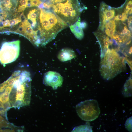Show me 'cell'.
<instances>
[{"instance_id":"cell-8","label":"cell","mask_w":132,"mask_h":132,"mask_svg":"<svg viewBox=\"0 0 132 132\" xmlns=\"http://www.w3.org/2000/svg\"><path fill=\"white\" fill-rule=\"evenodd\" d=\"M32 41L34 44L38 46V38L37 31H34L28 20L25 19L21 23L18 30Z\"/></svg>"},{"instance_id":"cell-22","label":"cell","mask_w":132,"mask_h":132,"mask_svg":"<svg viewBox=\"0 0 132 132\" xmlns=\"http://www.w3.org/2000/svg\"><path fill=\"white\" fill-rule=\"evenodd\" d=\"M30 1L29 7H39L42 4L43 2L40 0H30Z\"/></svg>"},{"instance_id":"cell-13","label":"cell","mask_w":132,"mask_h":132,"mask_svg":"<svg viewBox=\"0 0 132 132\" xmlns=\"http://www.w3.org/2000/svg\"><path fill=\"white\" fill-rule=\"evenodd\" d=\"M116 24L115 21L113 20H110L108 21L105 24V32L108 36L111 38L116 31Z\"/></svg>"},{"instance_id":"cell-2","label":"cell","mask_w":132,"mask_h":132,"mask_svg":"<svg viewBox=\"0 0 132 132\" xmlns=\"http://www.w3.org/2000/svg\"><path fill=\"white\" fill-rule=\"evenodd\" d=\"M40 9L38 38L41 45L44 46L68 25L54 12Z\"/></svg>"},{"instance_id":"cell-27","label":"cell","mask_w":132,"mask_h":132,"mask_svg":"<svg viewBox=\"0 0 132 132\" xmlns=\"http://www.w3.org/2000/svg\"><path fill=\"white\" fill-rule=\"evenodd\" d=\"M9 20H7L3 21L1 23V27L2 28L4 27H10Z\"/></svg>"},{"instance_id":"cell-17","label":"cell","mask_w":132,"mask_h":132,"mask_svg":"<svg viewBox=\"0 0 132 132\" xmlns=\"http://www.w3.org/2000/svg\"><path fill=\"white\" fill-rule=\"evenodd\" d=\"M29 0H20V4L18 7V12H22L26 8L28 7Z\"/></svg>"},{"instance_id":"cell-21","label":"cell","mask_w":132,"mask_h":132,"mask_svg":"<svg viewBox=\"0 0 132 132\" xmlns=\"http://www.w3.org/2000/svg\"><path fill=\"white\" fill-rule=\"evenodd\" d=\"M119 34L121 35H125L129 37H131V32L128 30L127 26L125 25L122 32L118 33Z\"/></svg>"},{"instance_id":"cell-12","label":"cell","mask_w":132,"mask_h":132,"mask_svg":"<svg viewBox=\"0 0 132 132\" xmlns=\"http://www.w3.org/2000/svg\"><path fill=\"white\" fill-rule=\"evenodd\" d=\"M80 19L79 17L76 22L69 26L72 32L75 37L79 40L82 39L84 36L82 29L80 26Z\"/></svg>"},{"instance_id":"cell-3","label":"cell","mask_w":132,"mask_h":132,"mask_svg":"<svg viewBox=\"0 0 132 132\" xmlns=\"http://www.w3.org/2000/svg\"><path fill=\"white\" fill-rule=\"evenodd\" d=\"M123 67L122 59L114 49H108L101 59L99 70L102 77L106 80L112 79L120 73Z\"/></svg>"},{"instance_id":"cell-24","label":"cell","mask_w":132,"mask_h":132,"mask_svg":"<svg viewBox=\"0 0 132 132\" xmlns=\"http://www.w3.org/2000/svg\"><path fill=\"white\" fill-rule=\"evenodd\" d=\"M2 2L3 6L7 9H10L12 6L11 0H3Z\"/></svg>"},{"instance_id":"cell-11","label":"cell","mask_w":132,"mask_h":132,"mask_svg":"<svg viewBox=\"0 0 132 132\" xmlns=\"http://www.w3.org/2000/svg\"><path fill=\"white\" fill-rule=\"evenodd\" d=\"M76 55L74 51L69 48H65L60 51L57 55L58 59L62 62L70 60L76 57Z\"/></svg>"},{"instance_id":"cell-1","label":"cell","mask_w":132,"mask_h":132,"mask_svg":"<svg viewBox=\"0 0 132 132\" xmlns=\"http://www.w3.org/2000/svg\"><path fill=\"white\" fill-rule=\"evenodd\" d=\"M14 78L9 95L11 108H19L29 105L31 94L30 74L26 70L13 72Z\"/></svg>"},{"instance_id":"cell-9","label":"cell","mask_w":132,"mask_h":132,"mask_svg":"<svg viewBox=\"0 0 132 132\" xmlns=\"http://www.w3.org/2000/svg\"><path fill=\"white\" fill-rule=\"evenodd\" d=\"M100 11V27L103 30L106 23L114 17L115 11L104 3H102L101 5Z\"/></svg>"},{"instance_id":"cell-7","label":"cell","mask_w":132,"mask_h":132,"mask_svg":"<svg viewBox=\"0 0 132 132\" xmlns=\"http://www.w3.org/2000/svg\"><path fill=\"white\" fill-rule=\"evenodd\" d=\"M63 79L58 73L50 71L46 72L44 77L43 82L46 86L52 87L54 89L62 85Z\"/></svg>"},{"instance_id":"cell-14","label":"cell","mask_w":132,"mask_h":132,"mask_svg":"<svg viewBox=\"0 0 132 132\" xmlns=\"http://www.w3.org/2000/svg\"><path fill=\"white\" fill-rule=\"evenodd\" d=\"M132 79L130 78L124 85L122 92L125 97H130L132 95Z\"/></svg>"},{"instance_id":"cell-30","label":"cell","mask_w":132,"mask_h":132,"mask_svg":"<svg viewBox=\"0 0 132 132\" xmlns=\"http://www.w3.org/2000/svg\"><path fill=\"white\" fill-rule=\"evenodd\" d=\"M87 26L86 22H83L80 23V26L83 29L85 28Z\"/></svg>"},{"instance_id":"cell-5","label":"cell","mask_w":132,"mask_h":132,"mask_svg":"<svg viewBox=\"0 0 132 132\" xmlns=\"http://www.w3.org/2000/svg\"><path fill=\"white\" fill-rule=\"evenodd\" d=\"M77 113L82 120L91 121L97 119L100 113V110L97 101L90 99L82 101L76 107Z\"/></svg>"},{"instance_id":"cell-16","label":"cell","mask_w":132,"mask_h":132,"mask_svg":"<svg viewBox=\"0 0 132 132\" xmlns=\"http://www.w3.org/2000/svg\"><path fill=\"white\" fill-rule=\"evenodd\" d=\"M92 127L88 125H82L76 127L73 130L72 132H92Z\"/></svg>"},{"instance_id":"cell-10","label":"cell","mask_w":132,"mask_h":132,"mask_svg":"<svg viewBox=\"0 0 132 132\" xmlns=\"http://www.w3.org/2000/svg\"><path fill=\"white\" fill-rule=\"evenodd\" d=\"M98 40L101 48L100 57L102 58L103 56L106 51L108 49L110 44L112 42L110 41L108 36L102 34H95Z\"/></svg>"},{"instance_id":"cell-18","label":"cell","mask_w":132,"mask_h":132,"mask_svg":"<svg viewBox=\"0 0 132 132\" xmlns=\"http://www.w3.org/2000/svg\"><path fill=\"white\" fill-rule=\"evenodd\" d=\"M128 14L124 12L122 13V14H118L115 16L114 20L116 21H121L124 22L127 19Z\"/></svg>"},{"instance_id":"cell-20","label":"cell","mask_w":132,"mask_h":132,"mask_svg":"<svg viewBox=\"0 0 132 132\" xmlns=\"http://www.w3.org/2000/svg\"><path fill=\"white\" fill-rule=\"evenodd\" d=\"M126 128L129 131L132 132V117L128 119L126 121L125 124Z\"/></svg>"},{"instance_id":"cell-29","label":"cell","mask_w":132,"mask_h":132,"mask_svg":"<svg viewBox=\"0 0 132 132\" xmlns=\"http://www.w3.org/2000/svg\"><path fill=\"white\" fill-rule=\"evenodd\" d=\"M43 4L44 8L49 9L51 7V5L47 2H44Z\"/></svg>"},{"instance_id":"cell-15","label":"cell","mask_w":132,"mask_h":132,"mask_svg":"<svg viewBox=\"0 0 132 132\" xmlns=\"http://www.w3.org/2000/svg\"><path fill=\"white\" fill-rule=\"evenodd\" d=\"M37 11L35 9H32L30 11L27 15L28 19L32 22V25L33 27L36 26L37 24V14L36 12Z\"/></svg>"},{"instance_id":"cell-23","label":"cell","mask_w":132,"mask_h":132,"mask_svg":"<svg viewBox=\"0 0 132 132\" xmlns=\"http://www.w3.org/2000/svg\"><path fill=\"white\" fill-rule=\"evenodd\" d=\"M21 19L20 17H17L9 21V23L10 26H13L18 24L21 21Z\"/></svg>"},{"instance_id":"cell-31","label":"cell","mask_w":132,"mask_h":132,"mask_svg":"<svg viewBox=\"0 0 132 132\" xmlns=\"http://www.w3.org/2000/svg\"></svg>"},{"instance_id":"cell-28","label":"cell","mask_w":132,"mask_h":132,"mask_svg":"<svg viewBox=\"0 0 132 132\" xmlns=\"http://www.w3.org/2000/svg\"><path fill=\"white\" fill-rule=\"evenodd\" d=\"M128 19V26L130 29L132 30V17L129 16Z\"/></svg>"},{"instance_id":"cell-19","label":"cell","mask_w":132,"mask_h":132,"mask_svg":"<svg viewBox=\"0 0 132 132\" xmlns=\"http://www.w3.org/2000/svg\"><path fill=\"white\" fill-rule=\"evenodd\" d=\"M127 1L124 12L127 14H131L132 13V0Z\"/></svg>"},{"instance_id":"cell-25","label":"cell","mask_w":132,"mask_h":132,"mask_svg":"<svg viewBox=\"0 0 132 132\" xmlns=\"http://www.w3.org/2000/svg\"><path fill=\"white\" fill-rule=\"evenodd\" d=\"M8 124L7 121L0 115V129L2 128L7 127Z\"/></svg>"},{"instance_id":"cell-26","label":"cell","mask_w":132,"mask_h":132,"mask_svg":"<svg viewBox=\"0 0 132 132\" xmlns=\"http://www.w3.org/2000/svg\"><path fill=\"white\" fill-rule=\"evenodd\" d=\"M65 0H49L47 2L51 5H52L61 2Z\"/></svg>"},{"instance_id":"cell-6","label":"cell","mask_w":132,"mask_h":132,"mask_svg":"<svg viewBox=\"0 0 132 132\" xmlns=\"http://www.w3.org/2000/svg\"><path fill=\"white\" fill-rule=\"evenodd\" d=\"M19 40L5 42L0 49V61L3 65L15 61L19 57L20 50Z\"/></svg>"},{"instance_id":"cell-4","label":"cell","mask_w":132,"mask_h":132,"mask_svg":"<svg viewBox=\"0 0 132 132\" xmlns=\"http://www.w3.org/2000/svg\"><path fill=\"white\" fill-rule=\"evenodd\" d=\"M53 12L68 25L78 20L82 10L78 0H66L51 5Z\"/></svg>"}]
</instances>
